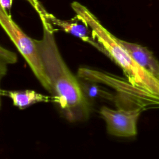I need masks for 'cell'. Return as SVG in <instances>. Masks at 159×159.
<instances>
[{"label": "cell", "mask_w": 159, "mask_h": 159, "mask_svg": "<svg viewBox=\"0 0 159 159\" xmlns=\"http://www.w3.org/2000/svg\"><path fill=\"white\" fill-rule=\"evenodd\" d=\"M43 28L41 39H34L50 86V93L63 116L70 122L86 120L90 107L81 83L72 73L58 49L55 29L43 16H39Z\"/></svg>", "instance_id": "cell-1"}, {"label": "cell", "mask_w": 159, "mask_h": 159, "mask_svg": "<svg viewBox=\"0 0 159 159\" xmlns=\"http://www.w3.org/2000/svg\"><path fill=\"white\" fill-rule=\"evenodd\" d=\"M71 6L76 16L88 26L92 37L103 47L106 55L122 68L130 84L159 100V80L134 60L119 39L109 32L86 7L76 1Z\"/></svg>", "instance_id": "cell-2"}, {"label": "cell", "mask_w": 159, "mask_h": 159, "mask_svg": "<svg viewBox=\"0 0 159 159\" xmlns=\"http://www.w3.org/2000/svg\"><path fill=\"white\" fill-rule=\"evenodd\" d=\"M0 25L25 59L30 70L45 89L50 86L40 59L34 39L28 36L12 20L7 11L0 4Z\"/></svg>", "instance_id": "cell-3"}, {"label": "cell", "mask_w": 159, "mask_h": 159, "mask_svg": "<svg viewBox=\"0 0 159 159\" xmlns=\"http://www.w3.org/2000/svg\"><path fill=\"white\" fill-rule=\"evenodd\" d=\"M141 109L114 110L102 106L99 114L106 124L107 132L119 137H132L137 134V123Z\"/></svg>", "instance_id": "cell-4"}, {"label": "cell", "mask_w": 159, "mask_h": 159, "mask_svg": "<svg viewBox=\"0 0 159 159\" xmlns=\"http://www.w3.org/2000/svg\"><path fill=\"white\" fill-rule=\"evenodd\" d=\"M41 15L44 16L53 28L56 27L58 29L80 39L83 42L89 43L106 55V52L103 47L92 37L91 30L88 26L78 16H76L73 19L70 20H64L57 18L53 14L49 13L47 11L39 16Z\"/></svg>", "instance_id": "cell-5"}, {"label": "cell", "mask_w": 159, "mask_h": 159, "mask_svg": "<svg viewBox=\"0 0 159 159\" xmlns=\"http://www.w3.org/2000/svg\"><path fill=\"white\" fill-rule=\"evenodd\" d=\"M119 42L142 68L159 80V61L150 50L137 43L120 39Z\"/></svg>", "instance_id": "cell-6"}, {"label": "cell", "mask_w": 159, "mask_h": 159, "mask_svg": "<svg viewBox=\"0 0 159 159\" xmlns=\"http://www.w3.org/2000/svg\"><path fill=\"white\" fill-rule=\"evenodd\" d=\"M6 95L12 101L13 105L20 109H24L29 106L39 103L53 101L52 96L44 95L34 90L2 91V95Z\"/></svg>", "instance_id": "cell-7"}, {"label": "cell", "mask_w": 159, "mask_h": 159, "mask_svg": "<svg viewBox=\"0 0 159 159\" xmlns=\"http://www.w3.org/2000/svg\"><path fill=\"white\" fill-rule=\"evenodd\" d=\"M17 60L16 53L0 45V87L1 81L6 75L9 66L16 63ZM1 95L2 90L0 88V108L1 106Z\"/></svg>", "instance_id": "cell-8"}, {"label": "cell", "mask_w": 159, "mask_h": 159, "mask_svg": "<svg viewBox=\"0 0 159 159\" xmlns=\"http://www.w3.org/2000/svg\"><path fill=\"white\" fill-rule=\"evenodd\" d=\"M27 1L32 6V7L36 11L37 13L40 15L42 14L46 9L44 8V7L42 6V4L40 3V2L39 0H25Z\"/></svg>", "instance_id": "cell-9"}, {"label": "cell", "mask_w": 159, "mask_h": 159, "mask_svg": "<svg viewBox=\"0 0 159 159\" xmlns=\"http://www.w3.org/2000/svg\"><path fill=\"white\" fill-rule=\"evenodd\" d=\"M12 3V0H0V4L7 11H10Z\"/></svg>", "instance_id": "cell-10"}]
</instances>
